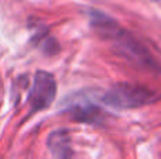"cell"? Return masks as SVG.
Listing matches in <instances>:
<instances>
[{
    "label": "cell",
    "instance_id": "cell-4",
    "mask_svg": "<svg viewBox=\"0 0 161 159\" xmlns=\"http://www.w3.org/2000/svg\"><path fill=\"white\" fill-rule=\"evenodd\" d=\"M48 148L57 159H72L69 135L67 131H55L48 137Z\"/></svg>",
    "mask_w": 161,
    "mask_h": 159
},
{
    "label": "cell",
    "instance_id": "cell-3",
    "mask_svg": "<svg viewBox=\"0 0 161 159\" xmlns=\"http://www.w3.org/2000/svg\"><path fill=\"white\" fill-rule=\"evenodd\" d=\"M57 96V82L55 78L50 72L45 70H38L34 75L33 86H31L30 103L31 111H41L51 106Z\"/></svg>",
    "mask_w": 161,
    "mask_h": 159
},
{
    "label": "cell",
    "instance_id": "cell-2",
    "mask_svg": "<svg viewBox=\"0 0 161 159\" xmlns=\"http://www.w3.org/2000/svg\"><path fill=\"white\" fill-rule=\"evenodd\" d=\"M157 100V93L142 85L117 83L99 96L102 106L117 110L139 109Z\"/></svg>",
    "mask_w": 161,
    "mask_h": 159
},
{
    "label": "cell",
    "instance_id": "cell-1",
    "mask_svg": "<svg viewBox=\"0 0 161 159\" xmlns=\"http://www.w3.org/2000/svg\"><path fill=\"white\" fill-rule=\"evenodd\" d=\"M91 24L100 35L114 47L119 55H123L126 59L134 62L140 66H151L153 59L151 55L146 51V48L134 38L133 35L123 30L119 23L114 21L109 16L100 13V11H91Z\"/></svg>",
    "mask_w": 161,
    "mask_h": 159
}]
</instances>
